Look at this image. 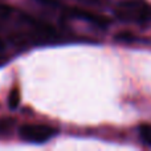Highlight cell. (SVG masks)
Segmentation results:
<instances>
[{"label": "cell", "mask_w": 151, "mask_h": 151, "mask_svg": "<svg viewBox=\"0 0 151 151\" xmlns=\"http://www.w3.org/2000/svg\"><path fill=\"white\" fill-rule=\"evenodd\" d=\"M117 16L122 20L146 23L151 20V5L143 0H126L119 4Z\"/></svg>", "instance_id": "6da1fadb"}, {"label": "cell", "mask_w": 151, "mask_h": 151, "mask_svg": "<svg viewBox=\"0 0 151 151\" xmlns=\"http://www.w3.org/2000/svg\"><path fill=\"white\" fill-rule=\"evenodd\" d=\"M56 134L55 129L48 125L40 123H28L20 127V137L27 142L44 143Z\"/></svg>", "instance_id": "7a4b0ae2"}, {"label": "cell", "mask_w": 151, "mask_h": 151, "mask_svg": "<svg viewBox=\"0 0 151 151\" xmlns=\"http://www.w3.org/2000/svg\"><path fill=\"white\" fill-rule=\"evenodd\" d=\"M70 13L76 17H80V19H83L86 21H90L93 23L94 25H98V27H105L109 25L110 20L106 17V16H102V15H98V13H94V12H90V11H85V9H80V8H72L70 9Z\"/></svg>", "instance_id": "3957f363"}, {"label": "cell", "mask_w": 151, "mask_h": 151, "mask_svg": "<svg viewBox=\"0 0 151 151\" xmlns=\"http://www.w3.org/2000/svg\"><path fill=\"white\" fill-rule=\"evenodd\" d=\"M19 105H20V91L17 89H12L9 91V96H8V106H9V109L15 110L17 109Z\"/></svg>", "instance_id": "277c9868"}, {"label": "cell", "mask_w": 151, "mask_h": 151, "mask_svg": "<svg viewBox=\"0 0 151 151\" xmlns=\"http://www.w3.org/2000/svg\"><path fill=\"white\" fill-rule=\"evenodd\" d=\"M139 134H141V138L143 139L145 143H147L149 146H151V125H141L139 126Z\"/></svg>", "instance_id": "5b68a950"}, {"label": "cell", "mask_w": 151, "mask_h": 151, "mask_svg": "<svg viewBox=\"0 0 151 151\" xmlns=\"http://www.w3.org/2000/svg\"><path fill=\"white\" fill-rule=\"evenodd\" d=\"M117 39L122 40V41H131L133 36H131V33H129V32H122V33H118Z\"/></svg>", "instance_id": "8992f818"}, {"label": "cell", "mask_w": 151, "mask_h": 151, "mask_svg": "<svg viewBox=\"0 0 151 151\" xmlns=\"http://www.w3.org/2000/svg\"><path fill=\"white\" fill-rule=\"evenodd\" d=\"M44 4H50V5H56L57 4V0H40Z\"/></svg>", "instance_id": "52a82bcc"}, {"label": "cell", "mask_w": 151, "mask_h": 151, "mask_svg": "<svg viewBox=\"0 0 151 151\" xmlns=\"http://www.w3.org/2000/svg\"><path fill=\"white\" fill-rule=\"evenodd\" d=\"M0 47H1V41H0Z\"/></svg>", "instance_id": "ba28073f"}]
</instances>
